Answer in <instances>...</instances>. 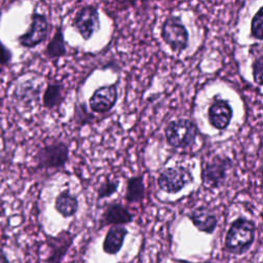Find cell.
I'll use <instances>...</instances> for the list:
<instances>
[{
  "instance_id": "7a4b0ae2",
  "label": "cell",
  "mask_w": 263,
  "mask_h": 263,
  "mask_svg": "<svg viewBox=\"0 0 263 263\" xmlns=\"http://www.w3.org/2000/svg\"><path fill=\"white\" fill-rule=\"evenodd\" d=\"M197 133V125L192 120L187 118L173 120L164 129L167 144L174 148L181 149L191 147L195 142Z\"/></svg>"
},
{
  "instance_id": "8fae6325",
  "label": "cell",
  "mask_w": 263,
  "mask_h": 263,
  "mask_svg": "<svg viewBox=\"0 0 263 263\" xmlns=\"http://www.w3.org/2000/svg\"><path fill=\"white\" fill-rule=\"evenodd\" d=\"M135 215L119 202H110L99 220V228L105 226H124L134 221Z\"/></svg>"
},
{
  "instance_id": "277c9868",
  "label": "cell",
  "mask_w": 263,
  "mask_h": 263,
  "mask_svg": "<svg viewBox=\"0 0 263 263\" xmlns=\"http://www.w3.org/2000/svg\"><path fill=\"white\" fill-rule=\"evenodd\" d=\"M232 167V161L228 156L215 155L210 161L202 165L201 183L208 189H218L226 181L228 172Z\"/></svg>"
},
{
  "instance_id": "9c48e42d",
  "label": "cell",
  "mask_w": 263,
  "mask_h": 263,
  "mask_svg": "<svg viewBox=\"0 0 263 263\" xmlns=\"http://www.w3.org/2000/svg\"><path fill=\"white\" fill-rule=\"evenodd\" d=\"M75 234L69 230H62L57 235H46V245L49 254L45 259L46 263H62L68 251L73 245Z\"/></svg>"
},
{
  "instance_id": "8992f818",
  "label": "cell",
  "mask_w": 263,
  "mask_h": 263,
  "mask_svg": "<svg viewBox=\"0 0 263 263\" xmlns=\"http://www.w3.org/2000/svg\"><path fill=\"white\" fill-rule=\"evenodd\" d=\"M193 182V176L186 166L166 167L157 178L158 187L166 193H177Z\"/></svg>"
},
{
  "instance_id": "6da1fadb",
  "label": "cell",
  "mask_w": 263,
  "mask_h": 263,
  "mask_svg": "<svg viewBox=\"0 0 263 263\" xmlns=\"http://www.w3.org/2000/svg\"><path fill=\"white\" fill-rule=\"evenodd\" d=\"M255 236V223L245 217H238L230 224L226 232L224 248L230 254L243 255L253 246Z\"/></svg>"
},
{
  "instance_id": "ffe728a7",
  "label": "cell",
  "mask_w": 263,
  "mask_h": 263,
  "mask_svg": "<svg viewBox=\"0 0 263 263\" xmlns=\"http://www.w3.org/2000/svg\"><path fill=\"white\" fill-rule=\"evenodd\" d=\"M119 187V180L117 179H106L98 188L97 190V197L98 199H103L106 197H110L113 195Z\"/></svg>"
},
{
  "instance_id": "d6986e66",
  "label": "cell",
  "mask_w": 263,
  "mask_h": 263,
  "mask_svg": "<svg viewBox=\"0 0 263 263\" xmlns=\"http://www.w3.org/2000/svg\"><path fill=\"white\" fill-rule=\"evenodd\" d=\"M44 53L50 60L60 59L66 55L67 48H66V42H65L62 26H59L57 28L54 35L52 36V38L50 39V41L45 47Z\"/></svg>"
},
{
  "instance_id": "3957f363",
  "label": "cell",
  "mask_w": 263,
  "mask_h": 263,
  "mask_svg": "<svg viewBox=\"0 0 263 263\" xmlns=\"http://www.w3.org/2000/svg\"><path fill=\"white\" fill-rule=\"evenodd\" d=\"M34 160L37 168H63L69 160V147L62 141H54L39 148Z\"/></svg>"
},
{
  "instance_id": "5b68a950",
  "label": "cell",
  "mask_w": 263,
  "mask_h": 263,
  "mask_svg": "<svg viewBox=\"0 0 263 263\" xmlns=\"http://www.w3.org/2000/svg\"><path fill=\"white\" fill-rule=\"evenodd\" d=\"M161 38L173 51L187 48L189 35L179 15H168L161 26Z\"/></svg>"
},
{
  "instance_id": "ba28073f",
  "label": "cell",
  "mask_w": 263,
  "mask_h": 263,
  "mask_svg": "<svg viewBox=\"0 0 263 263\" xmlns=\"http://www.w3.org/2000/svg\"><path fill=\"white\" fill-rule=\"evenodd\" d=\"M73 27L84 40H88L100 29V14L97 6L81 7L74 16Z\"/></svg>"
},
{
  "instance_id": "30bf717a",
  "label": "cell",
  "mask_w": 263,
  "mask_h": 263,
  "mask_svg": "<svg viewBox=\"0 0 263 263\" xmlns=\"http://www.w3.org/2000/svg\"><path fill=\"white\" fill-rule=\"evenodd\" d=\"M118 97L117 83L104 85L97 88L91 95L88 104L91 111L104 114L109 112L116 104Z\"/></svg>"
},
{
  "instance_id": "603a6c76",
  "label": "cell",
  "mask_w": 263,
  "mask_h": 263,
  "mask_svg": "<svg viewBox=\"0 0 263 263\" xmlns=\"http://www.w3.org/2000/svg\"><path fill=\"white\" fill-rule=\"evenodd\" d=\"M12 60L11 50L0 40V66L8 65Z\"/></svg>"
},
{
  "instance_id": "7402d4cb",
  "label": "cell",
  "mask_w": 263,
  "mask_h": 263,
  "mask_svg": "<svg viewBox=\"0 0 263 263\" xmlns=\"http://www.w3.org/2000/svg\"><path fill=\"white\" fill-rule=\"evenodd\" d=\"M252 74L253 79L256 84L259 86L262 85V76H263V57L260 53L252 63Z\"/></svg>"
},
{
  "instance_id": "cb8c5ba5",
  "label": "cell",
  "mask_w": 263,
  "mask_h": 263,
  "mask_svg": "<svg viewBox=\"0 0 263 263\" xmlns=\"http://www.w3.org/2000/svg\"><path fill=\"white\" fill-rule=\"evenodd\" d=\"M0 263H10L7 254L3 249H0Z\"/></svg>"
},
{
  "instance_id": "4fadbf2b",
  "label": "cell",
  "mask_w": 263,
  "mask_h": 263,
  "mask_svg": "<svg viewBox=\"0 0 263 263\" xmlns=\"http://www.w3.org/2000/svg\"><path fill=\"white\" fill-rule=\"evenodd\" d=\"M187 217L198 231L205 234L214 233L218 225L217 216L212 210L204 205H200L192 210Z\"/></svg>"
},
{
  "instance_id": "9a60e30c",
  "label": "cell",
  "mask_w": 263,
  "mask_h": 263,
  "mask_svg": "<svg viewBox=\"0 0 263 263\" xmlns=\"http://www.w3.org/2000/svg\"><path fill=\"white\" fill-rule=\"evenodd\" d=\"M77 196L71 194L68 189L60 192L54 200L55 211L64 218H70L74 216L78 210Z\"/></svg>"
},
{
  "instance_id": "e0dca14e",
  "label": "cell",
  "mask_w": 263,
  "mask_h": 263,
  "mask_svg": "<svg viewBox=\"0 0 263 263\" xmlns=\"http://www.w3.org/2000/svg\"><path fill=\"white\" fill-rule=\"evenodd\" d=\"M64 84L60 82H51L48 83L46 88L44 89L42 97V104L48 110H53L59 108L63 103L65 95H64Z\"/></svg>"
},
{
  "instance_id": "52a82bcc",
  "label": "cell",
  "mask_w": 263,
  "mask_h": 263,
  "mask_svg": "<svg viewBox=\"0 0 263 263\" xmlns=\"http://www.w3.org/2000/svg\"><path fill=\"white\" fill-rule=\"evenodd\" d=\"M49 24L47 17L34 11L31 14V22L28 29L17 37V42L25 48H34L45 41L48 34Z\"/></svg>"
},
{
  "instance_id": "ac0fdd59",
  "label": "cell",
  "mask_w": 263,
  "mask_h": 263,
  "mask_svg": "<svg viewBox=\"0 0 263 263\" xmlns=\"http://www.w3.org/2000/svg\"><path fill=\"white\" fill-rule=\"evenodd\" d=\"M146 197V188L142 175L127 179L124 199L129 203L141 202Z\"/></svg>"
},
{
  "instance_id": "44dd1931",
  "label": "cell",
  "mask_w": 263,
  "mask_h": 263,
  "mask_svg": "<svg viewBox=\"0 0 263 263\" xmlns=\"http://www.w3.org/2000/svg\"><path fill=\"white\" fill-rule=\"evenodd\" d=\"M251 36L257 40L263 39V7L261 6L251 22Z\"/></svg>"
},
{
  "instance_id": "2e32d148",
  "label": "cell",
  "mask_w": 263,
  "mask_h": 263,
  "mask_svg": "<svg viewBox=\"0 0 263 263\" xmlns=\"http://www.w3.org/2000/svg\"><path fill=\"white\" fill-rule=\"evenodd\" d=\"M40 93V84H36L31 80H27L18 84L13 92L15 101L22 105H30L38 100Z\"/></svg>"
},
{
  "instance_id": "5bb4252c",
  "label": "cell",
  "mask_w": 263,
  "mask_h": 263,
  "mask_svg": "<svg viewBox=\"0 0 263 263\" xmlns=\"http://www.w3.org/2000/svg\"><path fill=\"white\" fill-rule=\"evenodd\" d=\"M128 230L124 226H111L103 240V251L108 255H116L123 247Z\"/></svg>"
},
{
  "instance_id": "7c38bea8",
  "label": "cell",
  "mask_w": 263,
  "mask_h": 263,
  "mask_svg": "<svg viewBox=\"0 0 263 263\" xmlns=\"http://www.w3.org/2000/svg\"><path fill=\"white\" fill-rule=\"evenodd\" d=\"M232 115L233 110L229 103L216 96L208 110V119L211 125L216 129L223 130L229 125Z\"/></svg>"
}]
</instances>
